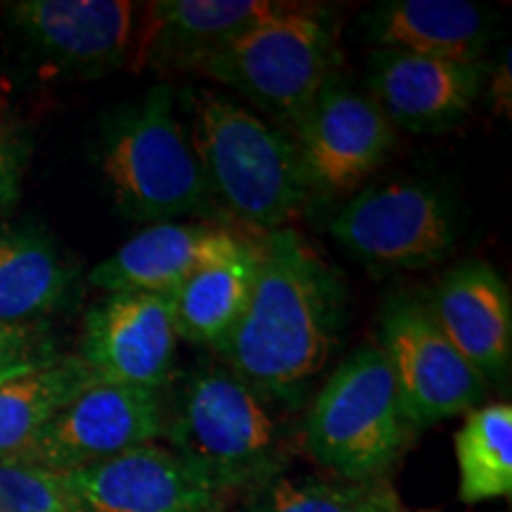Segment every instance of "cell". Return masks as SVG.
I'll use <instances>...</instances> for the list:
<instances>
[{"label": "cell", "mask_w": 512, "mask_h": 512, "mask_svg": "<svg viewBox=\"0 0 512 512\" xmlns=\"http://www.w3.org/2000/svg\"><path fill=\"white\" fill-rule=\"evenodd\" d=\"M342 304L337 273L302 235L261 233L249 304L216 351L256 392L287 399L328 363Z\"/></svg>", "instance_id": "cell-1"}, {"label": "cell", "mask_w": 512, "mask_h": 512, "mask_svg": "<svg viewBox=\"0 0 512 512\" xmlns=\"http://www.w3.org/2000/svg\"><path fill=\"white\" fill-rule=\"evenodd\" d=\"M278 399L256 392L230 370H209L185 384L164 437L185 465L223 496L254 491L283 475L292 453Z\"/></svg>", "instance_id": "cell-2"}, {"label": "cell", "mask_w": 512, "mask_h": 512, "mask_svg": "<svg viewBox=\"0 0 512 512\" xmlns=\"http://www.w3.org/2000/svg\"><path fill=\"white\" fill-rule=\"evenodd\" d=\"M195 112L192 147L209 192L261 233L283 228L311 192L294 140L216 93H202Z\"/></svg>", "instance_id": "cell-3"}, {"label": "cell", "mask_w": 512, "mask_h": 512, "mask_svg": "<svg viewBox=\"0 0 512 512\" xmlns=\"http://www.w3.org/2000/svg\"><path fill=\"white\" fill-rule=\"evenodd\" d=\"M411 439L392 370L377 342L356 347L332 370L302 430L309 456L349 484L382 482Z\"/></svg>", "instance_id": "cell-4"}, {"label": "cell", "mask_w": 512, "mask_h": 512, "mask_svg": "<svg viewBox=\"0 0 512 512\" xmlns=\"http://www.w3.org/2000/svg\"><path fill=\"white\" fill-rule=\"evenodd\" d=\"M337 31L316 8L283 3L195 64V72L283 121L297 124L335 74Z\"/></svg>", "instance_id": "cell-5"}, {"label": "cell", "mask_w": 512, "mask_h": 512, "mask_svg": "<svg viewBox=\"0 0 512 512\" xmlns=\"http://www.w3.org/2000/svg\"><path fill=\"white\" fill-rule=\"evenodd\" d=\"M102 174L119 207L138 221L169 223L207 204V178L178 124L169 86L152 88L110 128Z\"/></svg>", "instance_id": "cell-6"}, {"label": "cell", "mask_w": 512, "mask_h": 512, "mask_svg": "<svg viewBox=\"0 0 512 512\" xmlns=\"http://www.w3.org/2000/svg\"><path fill=\"white\" fill-rule=\"evenodd\" d=\"M403 415L415 434L482 406L486 382L458 354L425 304L396 294L380 316V342Z\"/></svg>", "instance_id": "cell-7"}, {"label": "cell", "mask_w": 512, "mask_h": 512, "mask_svg": "<svg viewBox=\"0 0 512 512\" xmlns=\"http://www.w3.org/2000/svg\"><path fill=\"white\" fill-rule=\"evenodd\" d=\"M330 233L368 264L425 268L453 249L456 214L441 190L399 181L358 192L332 219Z\"/></svg>", "instance_id": "cell-8"}, {"label": "cell", "mask_w": 512, "mask_h": 512, "mask_svg": "<svg viewBox=\"0 0 512 512\" xmlns=\"http://www.w3.org/2000/svg\"><path fill=\"white\" fill-rule=\"evenodd\" d=\"M166 432L159 392L98 382L81 392L17 453L15 463L67 475L131 448L155 444Z\"/></svg>", "instance_id": "cell-9"}, {"label": "cell", "mask_w": 512, "mask_h": 512, "mask_svg": "<svg viewBox=\"0 0 512 512\" xmlns=\"http://www.w3.org/2000/svg\"><path fill=\"white\" fill-rule=\"evenodd\" d=\"M309 190L349 192L384 164L394 147L392 121L370 95L330 74L294 124Z\"/></svg>", "instance_id": "cell-10"}, {"label": "cell", "mask_w": 512, "mask_h": 512, "mask_svg": "<svg viewBox=\"0 0 512 512\" xmlns=\"http://www.w3.org/2000/svg\"><path fill=\"white\" fill-rule=\"evenodd\" d=\"M176 344L166 294L110 292L83 318L79 358L100 382L159 392L171 375Z\"/></svg>", "instance_id": "cell-11"}, {"label": "cell", "mask_w": 512, "mask_h": 512, "mask_svg": "<svg viewBox=\"0 0 512 512\" xmlns=\"http://www.w3.org/2000/svg\"><path fill=\"white\" fill-rule=\"evenodd\" d=\"M60 477L83 512H223L230 501L157 441Z\"/></svg>", "instance_id": "cell-12"}, {"label": "cell", "mask_w": 512, "mask_h": 512, "mask_svg": "<svg viewBox=\"0 0 512 512\" xmlns=\"http://www.w3.org/2000/svg\"><path fill=\"white\" fill-rule=\"evenodd\" d=\"M10 15L29 46L64 72L102 74L133 60L140 10L126 0H24Z\"/></svg>", "instance_id": "cell-13"}, {"label": "cell", "mask_w": 512, "mask_h": 512, "mask_svg": "<svg viewBox=\"0 0 512 512\" xmlns=\"http://www.w3.org/2000/svg\"><path fill=\"white\" fill-rule=\"evenodd\" d=\"M484 76L482 62L375 50L368 86L370 98L392 126L434 133L456 126L470 114L482 93Z\"/></svg>", "instance_id": "cell-14"}, {"label": "cell", "mask_w": 512, "mask_h": 512, "mask_svg": "<svg viewBox=\"0 0 512 512\" xmlns=\"http://www.w3.org/2000/svg\"><path fill=\"white\" fill-rule=\"evenodd\" d=\"M422 304L486 387L505 380L512 358V304L494 266L479 259L460 261Z\"/></svg>", "instance_id": "cell-15"}, {"label": "cell", "mask_w": 512, "mask_h": 512, "mask_svg": "<svg viewBox=\"0 0 512 512\" xmlns=\"http://www.w3.org/2000/svg\"><path fill=\"white\" fill-rule=\"evenodd\" d=\"M252 245L226 228L202 223H152L91 271L105 292L171 294L190 275Z\"/></svg>", "instance_id": "cell-16"}, {"label": "cell", "mask_w": 512, "mask_h": 512, "mask_svg": "<svg viewBox=\"0 0 512 512\" xmlns=\"http://www.w3.org/2000/svg\"><path fill=\"white\" fill-rule=\"evenodd\" d=\"M273 0H157L140 10L133 64L195 69L252 24L273 15Z\"/></svg>", "instance_id": "cell-17"}, {"label": "cell", "mask_w": 512, "mask_h": 512, "mask_svg": "<svg viewBox=\"0 0 512 512\" xmlns=\"http://www.w3.org/2000/svg\"><path fill=\"white\" fill-rule=\"evenodd\" d=\"M377 50H399L444 60L482 62L491 15L470 0H384L363 17Z\"/></svg>", "instance_id": "cell-18"}, {"label": "cell", "mask_w": 512, "mask_h": 512, "mask_svg": "<svg viewBox=\"0 0 512 512\" xmlns=\"http://www.w3.org/2000/svg\"><path fill=\"white\" fill-rule=\"evenodd\" d=\"M98 382L79 356H55L0 382V460L22 453L67 403Z\"/></svg>", "instance_id": "cell-19"}, {"label": "cell", "mask_w": 512, "mask_h": 512, "mask_svg": "<svg viewBox=\"0 0 512 512\" xmlns=\"http://www.w3.org/2000/svg\"><path fill=\"white\" fill-rule=\"evenodd\" d=\"M256 275V242L245 252L211 264L166 294L178 339L219 347L245 313Z\"/></svg>", "instance_id": "cell-20"}, {"label": "cell", "mask_w": 512, "mask_h": 512, "mask_svg": "<svg viewBox=\"0 0 512 512\" xmlns=\"http://www.w3.org/2000/svg\"><path fill=\"white\" fill-rule=\"evenodd\" d=\"M72 271L53 242L31 230L0 233V325L29 328L62 304Z\"/></svg>", "instance_id": "cell-21"}, {"label": "cell", "mask_w": 512, "mask_h": 512, "mask_svg": "<svg viewBox=\"0 0 512 512\" xmlns=\"http://www.w3.org/2000/svg\"><path fill=\"white\" fill-rule=\"evenodd\" d=\"M458 498L475 505L512 494V406L486 403L456 432Z\"/></svg>", "instance_id": "cell-22"}, {"label": "cell", "mask_w": 512, "mask_h": 512, "mask_svg": "<svg viewBox=\"0 0 512 512\" xmlns=\"http://www.w3.org/2000/svg\"><path fill=\"white\" fill-rule=\"evenodd\" d=\"M368 484L313 475H278L249 491L245 512H358Z\"/></svg>", "instance_id": "cell-23"}, {"label": "cell", "mask_w": 512, "mask_h": 512, "mask_svg": "<svg viewBox=\"0 0 512 512\" xmlns=\"http://www.w3.org/2000/svg\"><path fill=\"white\" fill-rule=\"evenodd\" d=\"M0 512H83L62 477L0 460Z\"/></svg>", "instance_id": "cell-24"}, {"label": "cell", "mask_w": 512, "mask_h": 512, "mask_svg": "<svg viewBox=\"0 0 512 512\" xmlns=\"http://www.w3.org/2000/svg\"><path fill=\"white\" fill-rule=\"evenodd\" d=\"M55 358L36 342L29 328L0 325V382L15 377L38 363Z\"/></svg>", "instance_id": "cell-25"}, {"label": "cell", "mask_w": 512, "mask_h": 512, "mask_svg": "<svg viewBox=\"0 0 512 512\" xmlns=\"http://www.w3.org/2000/svg\"><path fill=\"white\" fill-rule=\"evenodd\" d=\"M22 176V152L10 131L0 124V211L15 202Z\"/></svg>", "instance_id": "cell-26"}, {"label": "cell", "mask_w": 512, "mask_h": 512, "mask_svg": "<svg viewBox=\"0 0 512 512\" xmlns=\"http://www.w3.org/2000/svg\"><path fill=\"white\" fill-rule=\"evenodd\" d=\"M358 512H408L403 508L401 498L387 482H375L368 484L366 496H363L361 510Z\"/></svg>", "instance_id": "cell-27"}, {"label": "cell", "mask_w": 512, "mask_h": 512, "mask_svg": "<svg viewBox=\"0 0 512 512\" xmlns=\"http://www.w3.org/2000/svg\"><path fill=\"white\" fill-rule=\"evenodd\" d=\"M510 50H505V57L501 62V67H498V74L494 83H491V95H494V105H496V112L503 114L505 117H510Z\"/></svg>", "instance_id": "cell-28"}]
</instances>
